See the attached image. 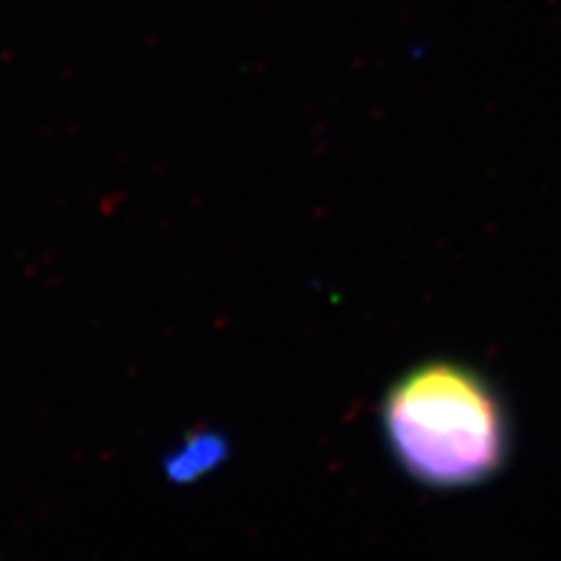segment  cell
I'll list each match as a JSON object with an SVG mask.
<instances>
[{
	"mask_svg": "<svg viewBox=\"0 0 561 561\" xmlns=\"http://www.w3.org/2000/svg\"><path fill=\"white\" fill-rule=\"evenodd\" d=\"M383 431L396 461L437 489L480 484L507 454L499 396L456 363H428L402 377L386 396Z\"/></svg>",
	"mask_w": 561,
	"mask_h": 561,
	"instance_id": "obj_1",
	"label": "cell"
},
{
	"mask_svg": "<svg viewBox=\"0 0 561 561\" xmlns=\"http://www.w3.org/2000/svg\"><path fill=\"white\" fill-rule=\"evenodd\" d=\"M230 454L227 437L214 428H195L164 456L162 470L173 484H195L218 470Z\"/></svg>",
	"mask_w": 561,
	"mask_h": 561,
	"instance_id": "obj_2",
	"label": "cell"
}]
</instances>
